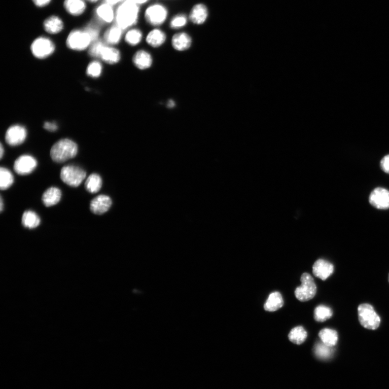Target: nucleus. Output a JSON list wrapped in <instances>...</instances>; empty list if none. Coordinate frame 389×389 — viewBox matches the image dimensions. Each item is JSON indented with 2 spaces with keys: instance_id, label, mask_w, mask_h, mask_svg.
Returning a JSON list of instances; mask_svg holds the SVG:
<instances>
[{
  "instance_id": "nucleus-1",
  "label": "nucleus",
  "mask_w": 389,
  "mask_h": 389,
  "mask_svg": "<svg viewBox=\"0 0 389 389\" xmlns=\"http://www.w3.org/2000/svg\"><path fill=\"white\" fill-rule=\"evenodd\" d=\"M139 14V6L131 0H126L120 4L115 11V24L123 31L137 23Z\"/></svg>"
},
{
  "instance_id": "nucleus-2",
  "label": "nucleus",
  "mask_w": 389,
  "mask_h": 389,
  "mask_svg": "<svg viewBox=\"0 0 389 389\" xmlns=\"http://www.w3.org/2000/svg\"><path fill=\"white\" fill-rule=\"evenodd\" d=\"M78 152V145L72 140L62 139L52 147L51 156L54 162L61 163L73 159L77 156Z\"/></svg>"
},
{
  "instance_id": "nucleus-3",
  "label": "nucleus",
  "mask_w": 389,
  "mask_h": 389,
  "mask_svg": "<svg viewBox=\"0 0 389 389\" xmlns=\"http://www.w3.org/2000/svg\"><path fill=\"white\" fill-rule=\"evenodd\" d=\"M358 315L362 326L370 330H376L380 324V318L372 306L368 303L360 305Z\"/></svg>"
},
{
  "instance_id": "nucleus-4",
  "label": "nucleus",
  "mask_w": 389,
  "mask_h": 389,
  "mask_svg": "<svg viewBox=\"0 0 389 389\" xmlns=\"http://www.w3.org/2000/svg\"><path fill=\"white\" fill-rule=\"evenodd\" d=\"M168 16L167 8L160 3H155L149 6L145 12L146 22L154 27L162 25L166 21Z\"/></svg>"
},
{
  "instance_id": "nucleus-5",
  "label": "nucleus",
  "mask_w": 389,
  "mask_h": 389,
  "mask_svg": "<svg viewBox=\"0 0 389 389\" xmlns=\"http://www.w3.org/2000/svg\"><path fill=\"white\" fill-rule=\"evenodd\" d=\"M93 43L92 38L85 29L72 30L66 41L68 47L74 51H84Z\"/></svg>"
},
{
  "instance_id": "nucleus-6",
  "label": "nucleus",
  "mask_w": 389,
  "mask_h": 389,
  "mask_svg": "<svg viewBox=\"0 0 389 389\" xmlns=\"http://www.w3.org/2000/svg\"><path fill=\"white\" fill-rule=\"evenodd\" d=\"M302 285L297 287L295 292V296L301 302L308 301L316 295L317 287L312 277L308 273H304L301 276Z\"/></svg>"
},
{
  "instance_id": "nucleus-7",
  "label": "nucleus",
  "mask_w": 389,
  "mask_h": 389,
  "mask_svg": "<svg viewBox=\"0 0 389 389\" xmlns=\"http://www.w3.org/2000/svg\"><path fill=\"white\" fill-rule=\"evenodd\" d=\"M62 181L64 184L73 187H78L86 177V172L75 165L63 167L60 173Z\"/></svg>"
},
{
  "instance_id": "nucleus-8",
  "label": "nucleus",
  "mask_w": 389,
  "mask_h": 389,
  "mask_svg": "<svg viewBox=\"0 0 389 389\" xmlns=\"http://www.w3.org/2000/svg\"><path fill=\"white\" fill-rule=\"evenodd\" d=\"M55 49L53 41L46 37H39L36 39L31 46L32 54L39 59H45L51 55Z\"/></svg>"
},
{
  "instance_id": "nucleus-9",
  "label": "nucleus",
  "mask_w": 389,
  "mask_h": 389,
  "mask_svg": "<svg viewBox=\"0 0 389 389\" xmlns=\"http://www.w3.org/2000/svg\"><path fill=\"white\" fill-rule=\"evenodd\" d=\"M37 165V161L34 157L24 155L16 160L14 164V169L19 175H27L36 169Z\"/></svg>"
},
{
  "instance_id": "nucleus-10",
  "label": "nucleus",
  "mask_w": 389,
  "mask_h": 389,
  "mask_svg": "<svg viewBox=\"0 0 389 389\" xmlns=\"http://www.w3.org/2000/svg\"><path fill=\"white\" fill-rule=\"evenodd\" d=\"M369 202L378 209L389 208V191L383 188H377L371 192L369 196Z\"/></svg>"
},
{
  "instance_id": "nucleus-11",
  "label": "nucleus",
  "mask_w": 389,
  "mask_h": 389,
  "mask_svg": "<svg viewBox=\"0 0 389 389\" xmlns=\"http://www.w3.org/2000/svg\"><path fill=\"white\" fill-rule=\"evenodd\" d=\"M5 137L8 145L11 146H19L25 140L27 130L21 126H13L7 130Z\"/></svg>"
},
{
  "instance_id": "nucleus-12",
  "label": "nucleus",
  "mask_w": 389,
  "mask_h": 389,
  "mask_svg": "<svg viewBox=\"0 0 389 389\" xmlns=\"http://www.w3.org/2000/svg\"><path fill=\"white\" fill-rule=\"evenodd\" d=\"M112 204V201L109 196L100 195L91 201L90 209L94 214L102 215L109 211Z\"/></svg>"
},
{
  "instance_id": "nucleus-13",
  "label": "nucleus",
  "mask_w": 389,
  "mask_h": 389,
  "mask_svg": "<svg viewBox=\"0 0 389 389\" xmlns=\"http://www.w3.org/2000/svg\"><path fill=\"white\" fill-rule=\"evenodd\" d=\"M332 263L323 259H319L314 263L312 267L313 274L322 280H326L334 272Z\"/></svg>"
},
{
  "instance_id": "nucleus-14",
  "label": "nucleus",
  "mask_w": 389,
  "mask_h": 389,
  "mask_svg": "<svg viewBox=\"0 0 389 389\" xmlns=\"http://www.w3.org/2000/svg\"><path fill=\"white\" fill-rule=\"evenodd\" d=\"M208 8L203 4H197L194 6L190 12L189 18L196 25H201L208 18Z\"/></svg>"
},
{
  "instance_id": "nucleus-15",
  "label": "nucleus",
  "mask_w": 389,
  "mask_h": 389,
  "mask_svg": "<svg viewBox=\"0 0 389 389\" xmlns=\"http://www.w3.org/2000/svg\"><path fill=\"white\" fill-rule=\"evenodd\" d=\"M95 13L97 19L102 23L110 24L115 21V11L113 6L105 2L96 7Z\"/></svg>"
},
{
  "instance_id": "nucleus-16",
  "label": "nucleus",
  "mask_w": 389,
  "mask_h": 389,
  "mask_svg": "<svg viewBox=\"0 0 389 389\" xmlns=\"http://www.w3.org/2000/svg\"><path fill=\"white\" fill-rule=\"evenodd\" d=\"M86 0H64V10L73 16H79L87 9Z\"/></svg>"
},
{
  "instance_id": "nucleus-17",
  "label": "nucleus",
  "mask_w": 389,
  "mask_h": 389,
  "mask_svg": "<svg viewBox=\"0 0 389 389\" xmlns=\"http://www.w3.org/2000/svg\"><path fill=\"white\" fill-rule=\"evenodd\" d=\"M64 24L62 19L57 15H51L44 22L45 31L50 34H59L64 29Z\"/></svg>"
},
{
  "instance_id": "nucleus-18",
  "label": "nucleus",
  "mask_w": 389,
  "mask_h": 389,
  "mask_svg": "<svg viewBox=\"0 0 389 389\" xmlns=\"http://www.w3.org/2000/svg\"><path fill=\"white\" fill-rule=\"evenodd\" d=\"M171 44L173 48L176 50L185 51L191 46L192 39L187 32H180L173 36Z\"/></svg>"
},
{
  "instance_id": "nucleus-19",
  "label": "nucleus",
  "mask_w": 389,
  "mask_h": 389,
  "mask_svg": "<svg viewBox=\"0 0 389 389\" xmlns=\"http://www.w3.org/2000/svg\"><path fill=\"white\" fill-rule=\"evenodd\" d=\"M99 58L108 63L115 64L120 60L121 54L117 49L105 44L101 49Z\"/></svg>"
},
{
  "instance_id": "nucleus-20",
  "label": "nucleus",
  "mask_w": 389,
  "mask_h": 389,
  "mask_svg": "<svg viewBox=\"0 0 389 389\" xmlns=\"http://www.w3.org/2000/svg\"><path fill=\"white\" fill-rule=\"evenodd\" d=\"M62 193L61 190L56 187L48 189L44 193L42 200L47 207L57 204L61 200Z\"/></svg>"
},
{
  "instance_id": "nucleus-21",
  "label": "nucleus",
  "mask_w": 389,
  "mask_h": 389,
  "mask_svg": "<svg viewBox=\"0 0 389 389\" xmlns=\"http://www.w3.org/2000/svg\"><path fill=\"white\" fill-rule=\"evenodd\" d=\"M123 30L114 24L105 32L103 41L107 45H114L120 43Z\"/></svg>"
},
{
  "instance_id": "nucleus-22",
  "label": "nucleus",
  "mask_w": 389,
  "mask_h": 389,
  "mask_svg": "<svg viewBox=\"0 0 389 389\" xmlns=\"http://www.w3.org/2000/svg\"><path fill=\"white\" fill-rule=\"evenodd\" d=\"M166 39V34L163 31L159 28H155L148 33L146 41L148 45L157 48L161 46Z\"/></svg>"
},
{
  "instance_id": "nucleus-23",
  "label": "nucleus",
  "mask_w": 389,
  "mask_h": 389,
  "mask_svg": "<svg viewBox=\"0 0 389 389\" xmlns=\"http://www.w3.org/2000/svg\"><path fill=\"white\" fill-rule=\"evenodd\" d=\"M133 62L136 67L139 69H147L151 67L153 62L151 55L147 51H138L134 55Z\"/></svg>"
},
{
  "instance_id": "nucleus-24",
  "label": "nucleus",
  "mask_w": 389,
  "mask_h": 389,
  "mask_svg": "<svg viewBox=\"0 0 389 389\" xmlns=\"http://www.w3.org/2000/svg\"><path fill=\"white\" fill-rule=\"evenodd\" d=\"M284 301L282 295L278 292L271 293L264 305L265 310L275 311L283 307Z\"/></svg>"
},
{
  "instance_id": "nucleus-25",
  "label": "nucleus",
  "mask_w": 389,
  "mask_h": 389,
  "mask_svg": "<svg viewBox=\"0 0 389 389\" xmlns=\"http://www.w3.org/2000/svg\"><path fill=\"white\" fill-rule=\"evenodd\" d=\"M319 336L322 343L330 346H335L338 341V336L336 330L325 328L320 331Z\"/></svg>"
},
{
  "instance_id": "nucleus-26",
  "label": "nucleus",
  "mask_w": 389,
  "mask_h": 389,
  "mask_svg": "<svg viewBox=\"0 0 389 389\" xmlns=\"http://www.w3.org/2000/svg\"><path fill=\"white\" fill-rule=\"evenodd\" d=\"M40 221L39 217L34 211L27 210L22 215V224L25 228L34 229L40 225Z\"/></svg>"
},
{
  "instance_id": "nucleus-27",
  "label": "nucleus",
  "mask_w": 389,
  "mask_h": 389,
  "mask_svg": "<svg viewBox=\"0 0 389 389\" xmlns=\"http://www.w3.org/2000/svg\"><path fill=\"white\" fill-rule=\"evenodd\" d=\"M102 186V180L101 176L97 173H92L86 180L85 188L87 191L92 194H95L100 191Z\"/></svg>"
},
{
  "instance_id": "nucleus-28",
  "label": "nucleus",
  "mask_w": 389,
  "mask_h": 389,
  "mask_svg": "<svg viewBox=\"0 0 389 389\" xmlns=\"http://www.w3.org/2000/svg\"><path fill=\"white\" fill-rule=\"evenodd\" d=\"M288 337L289 340L292 343L300 345L302 344L307 339V333L302 327H297L291 330Z\"/></svg>"
},
{
  "instance_id": "nucleus-29",
  "label": "nucleus",
  "mask_w": 389,
  "mask_h": 389,
  "mask_svg": "<svg viewBox=\"0 0 389 389\" xmlns=\"http://www.w3.org/2000/svg\"><path fill=\"white\" fill-rule=\"evenodd\" d=\"M13 183L14 176L12 173L7 168H0V188L2 190H7L10 188Z\"/></svg>"
},
{
  "instance_id": "nucleus-30",
  "label": "nucleus",
  "mask_w": 389,
  "mask_h": 389,
  "mask_svg": "<svg viewBox=\"0 0 389 389\" xmlns=\"http://www.w3.org/2000/svg\"><path fill=\"white\" fill-rule=\"evenodd\" d=\"M314 352L320 359L327 360L333 355V349L324 343H318L314 346Z\"/></svg>"
},
{
  "instance_id": "nucleus-31",
  "label": "nucleus",
  "mask_w": 389,
  "mask_h": 389,
  "mask_svg": "<svg viewBox=\"0 0 389 389\" xmlns=\"http://www.w3.org/2000/svg\"><path fill=\"white\" fill-rule=\"evenodd\" d=\"M143 34L142 30L137 28L129 29L125 36L126 42L130 46L137 45L142 41Z\"/></svg>"
},
{
  "instance_id": "nucleus-32",
  "label": "nucleus",
  "mask_w": 389,
  "mask_h": 389,
  "mask_svg": "<svg viewBox=\"0 0 389 389\" xmlns=\"http://www.w3.org/2000/svg\"><path fill=\"white\" fill-rule=\"evenodd\" d=\"M333 316V311L325 305H319L314 310V319L319 322H324Z\"/></svg>"
},
{
  "instance_id": "nucleus-33",
  "label": "nucleus",
  "mask_w": 389,
  "mask_h": 389,
  "mask_svg": "<svg viewBox=\"0 0 389 389\" xmlns=\"http://www.w3.org/2000/svg\"><path fill=\"white\" fill-rule=\"evenodd\" d=\"M188 22L187 16L184 14H179L172 17L170 21V27L172 29H180L185 27Z\"/></svg>"
},
{
  "instance_id": "nucleus-34",
  "label": "nucleus",
  "mask_w": 389,
  "mask_h": 389,
  "mask_svg": "<svg viewBox=\"0 0 389 389\" xmlns=\"http://www.w3.org/2000/svg\"><path fill=\"white\" fill-rule=\"evenodd\" d=\"M102 70L101 64L98 61H93L88 66L87 73L90 77L98 78L100 76Z\"/></svg>"
},
{
  "instance_id": "nucleus-35",
  "label": "nucleus",
  "mask_w": 389,
  "mask_h": 389,
  "mask_svg": "<svg viewBox=\"0 0 389 389\" xmlns=\"http://www.w3.org/2000/svg\"><path fill=\"white\" fill-rule=\"evenodd\" d=\"M105 44L104 41L100 40L95 41L90 45L89 50V55L93 57L99 58L101 49Z\"/></svg>"
},
{
  "instance_id": "nucleus-36",
  "label": "nucleus",
  "mask_w": 389,
  "mask_h": 389,
  "mask_svg": "<svg viewBox=\"0 0 389 389\" xmlns=\"http://www.w3.org/2000/svg\"><path fill=\"white\" fill-rule=\"evenodd\" d=\"M88 33L91 38H92L93 43L99 40V35H100V28L93 23H90L85 29Z\"/></svg>"
},
{
  "instance_id": "nucleus-37",
  "label": "nucleus",
  "mask_w": 389,
  "mask_h": 389,
  "mask_svg": "<svg viewBox=\"0 0 389 389\" xmlns=\"http://www.w3.org/2000/svg\"><path fill=\"white\" fill-rule=\"evenodd\" d=\"M380 167L385 172L389 173V155L383 157L380 162Z\"/></svg>"
},
{
  "instance_id": "nucleus-38",
  "label": "nucleus",
  "mask_w": 389,
  "mask_h": 389,
  "mask_svg": "<svg viewBox=\"0 0 389 389\" xmlns=\"http://www.w3.org/2000/svg\"><path fill=\"white\" fill-rule=\"evenodd\" d=\"M33 4L38 8H44L50 4L52 0H31Z\"/></svg>"
},
{
  "instance_id": "nucleus-39",
  "label": "nucleus",
  "mask_w": 389,
  "mask_h": 389,
  "mask_svg": "<svg viewBox=\"0 0 389 389\" xmlns=\"http://www.w3.org/2000/svg\"><path fill=\"white\" fill-rule=\"evenodd\" d=\"M44 128L50 131H55L57 129V126L55 123L47 122L45 123Z\"/></svg>"
},
{
  "instance_id": "nucleus-40",
  "label": "nucleus",
  "mask_w": 389,
  "mask_h": 389,
  "mask_svg": "<svg viewBox=\"0 0 389 389\" xmlns=\"http://www.w3.org/2000/svg\"><path fill=\"white\" fill-rule=\"evenodd\" d=\"M126 1V0H105V2L113 6L117 5H120L123 2Z\"/></svg>"
},
{
  "instance_id": "nucleus-41",
  "label": "nucleus",
  "mask_w": 389,
  "mask_h": 389,
  "mask_svg": "<svg viewBox=\"0 0 389 389\" xmlns=\"http://www.w3.org/2000/svg\"><path fill=\"white\" fill-rule=\"evenodd\" d=\"M131 1L139 6L146 4L149 0H131Z\"/></svg>"
},
{
  "instance_id": "nucleus-42",
  "label": "nucleus",
  "mask_w": 389,
  "mask_h": 389,
  "mask_svg": "<svg viewBox=\"0 0 389 389\" xmlns=\"http://www.w3.org/2000/svg\"><path fill=\"white\" fill-rule=\"evenodd\" d=\"M4 150L2 144H1V147H0V158L2 159L4 156Z\"/></svg>"
},
{
  "instance_id": "nucleus-43",
  "label": "nucleus",
  "mask_w": 389,
  "mask_h": 389,
  "mask_svg": "<svg viewBox=\"0 0 389 389\" xmlns=\"http://www.w3.org/2000/svg\"><path fill=\"white\" fill-rule=\"evenodd\" d=\"M0 201H1V202H0V211L2 213L4 209V204H3V198L2 196H1V198H0Z\"/></svg>"
},
{
  "instance_id": "nucleus-44",
  "label": "nucleus",
  "mask_w": 389,
  "mask_h": 389,
  "mask_svg": "<svg viewBox=\"0 0 389 389\" xmlns=\"http://www.w3.org/2000/svg\"><path fill=\"white\" fill-rule=\"evenodd\" d=\"M174 105H175V103L174 102L172 101H170L168 103V105L170 108L173 107V106H174Z\"/></svg>"
},
{
  "instance_id": "nucleus-45",
  "label": "nucleus",
  "mask_w": 389,
  "mask_h": 389,
  "mask_svg": "<svg viewBox=\"0 0 389 389\" xmlns=\"http://www.w3.org/2000/svg\"><path fill=\"white\" fill-rule=\"evenodd\" d=\"M86 1L90 2V3H95L97 2L98 0H86Z\"/></svg>"
},
{
  "instance_id": "nucleus-46",
  "label": "nucleus",
  "mask_w": 389,
  "mask_h": 389,
  "mask_svg": "<svg viewBox=\"0 0 389 389\" xmlns=\"http://www.w3.org/2000/svg\"><path fill=\"white\" fill-rule=\"evenodd\" d=\"M388 282H389V274H388Z\"/></svg>"
}]
</instances>
